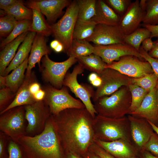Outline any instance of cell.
I'll return each mask as SVG.
<instances>
[{
  "instance_id": "48",
  "label": "cell",
  "mask_w": 158,
  "mask_h": 158,
  "mask_svg": "<svg viewBox=\"0 0 158 158\" xmlns=\"http://www.w3.org/2000/svg\"><path fill=\"white\" fill-rule=\"evenodd\" d=\"M41 89L40 84L36 81L32 83L29 87L30 91L33 95Z\"/></svg>"
},
{
  "instance_id": "28",
  "label": "cell",
  "mask_w": 158,
  "mask_h": 158,
  "mask_svg": "<svg viewBox=\"0 0 158 158\" xmlns=\"http://www.w3.org/2000/svg\"><path fill=\"white\" fill-rule=\"evenodd\" d=\"M94 46L86 40L73 39L71 49L67 53L69 57L76 59L93 54Z\"/></svg>"
},
{
  "instance_id": "50",
  "label": "cell",
  "mask_w": 158,
  "mask_h": 158,
  "mask_svg": "<svg viewBox=\"0 0 158 158\" xmlns=\"http://www.w3.org/2000/svg\"><path fill=\"white\" fill-rule=\"evenodd\" d=\"M45 95L44 91L41 89L33 95L34 98L36 101L43 100Z\"/></svg>"
},
{
  "instance_id": "52",
  "label": "cell",
  "mask_w": 158,
  "mask_h": 158,
  "mask_svg": "<svg viewBox=\"0 0 158 158\" xmlns=\"http://www.w3.org/2000/svg\"><path fill=\"white\" fill-rule=\"evenodd\" d=\"M65 155L64 158H82L80 155L71 152L66 153Z\"/></svg>"
},
{
  "instance_id": "29",
  "label": "cell",
  "mask_w": 158,
  "mask_h": 158,
  "mask_svg": "<svg viewBox=\"0 0 158 158\" xmlns=\"http://www.w3.org/2000/svg\"><path fill=\"white\" fill-rule=\"evenodd\" d=\"M151 36V33L147 29L139 27L130 34L125 35L124 42L139 51L140 45L143 41Z\"/></svg>"
},
{
  "instance_id": "36",
  "label": "cell",
  "mask_w": 158,
  "mask_h": 158,
  "mask_svg": "<svg viewBox=\"0 0 158 158\" xmlns=\"http://www.w3.org/2000/svg\"><path fill=\"white\" fill-rule=\"evenodd\" d=\"M158 77L154 73L147 74L140 78H132V83L145 90L148 92L155 88Z\"/></svg>"
},
{
  "instance_id": "19",
  "label": "cell",
  "mask_w": 158,
  "mask_h": 158,
  "mask_svg": "<svg viewBox=\"0 0 158 158\" xmlns=\"http://www.w3.org/2000/svg\"><path fill=\"white\" fill-rule=\"evenodd\" d=\"M94 142L116 158H133L135 148L132 142L120 139L111 142L96 140Z\"/></svg>"
},
{
  "instance_id": "23",
  "label": "cell",
  "mask_w": 158,
  "mask_h": 158,
  "mask_svg": "<svg viewBox=\"0 0 158 158\" xmlns=\"http://www.w3.org/2000/svg\"><path fill=\"white\" fill-rule=\"evenodd\" d=\"M34 32L29 31L18 51L2 75L6 76L9 73L21 64L28 56L32 43L36 34Z\"/></svg>"
},
{
  "instance_id": "13",
  "label": "cell",
  "mask_w": 158,
  "mask_h": 158,
  "mask_svg": "<svg viewBox=\"0 0 158 158\" xmlns=\"http://www.w3.org/2000/svg\"><path fill=\"white\" fill-rule=\"evenodd\" d=\"M93 54L99 56L107 64L117 61L121 58L133 55L141 60L144 59L139 51L126 44L117 43L108 45H95Z\"/></svg>"
},
{
  "instance_id": "49",
  "label": "cell",
  "mask_w": 158,
  "mask_h": 158,
  "mask_svg": "<svg viewBox=\"0 0 158 158\" xmlns=\"http://www.w3.org/2000/svg\"><path fill=\"white\" fill-rule=\"evenodd\" d=\"M154 42L155 46L152 50L148 52V54L151 57L158 59V38Z\"/></svg>"
},
{
  "instance_id": "60",
  "label": "cell",
  "mask_w": 158,
  "mask_h": 158,
  "mask_svg": "<svg viewBox=\"0 0 158 158\" xmlns=\"http://www.w3.org/2000/svg\"><path fill=\"white\" fill-rule=\"evenodd\" d=\"M156 93L157 96V98H158V81L157 83V86L156 87Z\"/></svg>"
},
{
  "instance_id": "42",
  "label": "cell",
  "mask_w": 158,
  "mask_h": 158,
  "mask_svg": "<svg viewBox=\"0 0 158 158\" xmlns=\"http://www.w3.org/2000/svg\"><path fill=\"white\" fill-rule=\"evenodd\" d=\"M139 52L141 57L151 65L153 72L158 77V59L150 56L141 46Z\"/></svg>"
},
{
  "instance_id": "53",
  "label": "cell",
  "mask_w": 158,
  "mask_h": 158,
  "mask_svg": "<svg viewBox=\"0 0 158 158\" xmlns=\"http://www.w3.org/2000/svg\"><path fill=\"white\" fill-rule=\"evenodd\" d=\"M102 82V79L98 75V77L94 80L90 82V83L93 86L98 87L101 85Z\"/></svg>"
},
{
  "instance_id": "26",
  "label": "cell",
  "mask_w": 158,
  "mask_h": 158,
  "mask_svg": "<svg viewBox=\"0 0 158 158\" xmlns=\"http://www.w3.org/2000/svg\"><path fill=\"white\" fill-rule=\"evenodd\" d=\"M32 23L29 31L48 37L52 34L50 25L45 20L43 14L37 10L32 8Z\"/></svg>"
},
{
  "instance_id": "18",
  "label": "cell",
  "mask_w": 158,
  "mask_h": 158,
  "mask_svg": "<svg viewBox=\"0 0 158 158\" xmlns=\"http://www.w3.org/2000/svg\"><path fill=\"white\" fill-rule=\"evenodd\" d=\"M129 114L145 118L158 127V98L156 87L147 93L140 106Z\"/></svg>"
},
{
  "instance_id": "57",
  "label": "cell",
  "mask_w": 158,
  "mask_h": 158,
  "mask_svg": "<svg viewBox=\"0 0 158 158\" xmlns=\"http://www.w3.org/2000/svg\"><path fill=\"white\" fill-rule=\"evenodd\" d=\"M60 42L57 40L55 39L52 41L50 43L51 48L54 50L58 45Z\"/></svg>"
},
{
  "instance_id": "33",
  "label": "cell",
  "mask_w": 158,
  "mask_h": 158,
  "mask_svg": "<svg viewBox=\"0 0 158 158\" xmlns=\"http://www.w3.org/2000/svg\"><path fill=\"white\" fill-rule=\"evenodd\" d=\"M143 25H158V0H146Z\"/></svg>"
},
{
  "instance_id": "44",
  "label": "cell",
  "mask_w": 158,
  "mask_h": 158,
  "mask_svg": "<svg viewBox=\"0 0 158 158\" xmlns=\"http://www.w3.org/2000/svg\"><path fill=\"white\" fill-rule=\"evenodd\" d=\"M10 139L5 133L0 131V158L4 157L6 149L7 147Z\"/></svg>"
},
{
  "instance_id": "43",
  "label": "cell",
  "mask_w": 158,
  "mask_h": 158,
  "mask_svg": "<svg viewBox=\"0 0 158 158\" xmlns=\"http://www.w3.org/2000/svg\"><path fill=\"white\" fill-rule=\"evenodd\" d=\"M89 149L100 158H116L95 142L91 145Z\"/></svg>"
},
{
  "instance_id": "39",
  "label": "cell",
  "mask_w": 158,
  "mask_h": 158,
  "mask_svg": "<svg viewBox=\"0 0 158 158\" xmlns=\"http://www.w3.org/2000/svg\"><path fill=\"white\" fill-rule=\"evenodd\" d=\"M16 94L6 87L0 90V112L4 110L13 100Z\"/></svg>"
},
{
  "instance_id": "30",
  "label": "cell",
  "mask_w": 158,
  "mask_h": 158,
  "mask_svg": "<svg viewBox=\"0 0 158 158\" xmlns=\"http://www.w3.org/2000/svg\"><path fill=\"white\" fill-rule=\"evenodd\" d=\"M78 7V20L89 21L96 15V0H77Z\"/></svg>"
},
{
  "instance_id": "2",
  "label": "cell",
  "mask_w": 158,
  "mask_h": 158,
  "mask_svg": "<svg viewBox=\"0 0 158 158\" xmlns=\"http://www.w3.org/2000/svg\"><path fill=\"white\" fill-rule=\"evenodd\" d=\"M17 142L26 158L65 157L51 116L41 133L33 136L23 135Z\"/></svg>"
},
{
  "instance_id": "6",
  "label": "cell",
  "mask_w": 158,
  "mask_h": 158,
  "mask_svg": "<svg viewBox=\"0 0 158 158\" xmlns=\"http://www.w3.org/2000/svg\"><path fill=\"white\" fill-rule=\"evenodd\" d=\"M27 125L24 106L15 107L0 114V131L16 142L26 135Z\"/></svg>"
},
{
  "instance_id": "38",
  "label": "cell",
  "mask_w": 158,
  "mask_h": 158,
  "mask_svg": "<svg viewBox=\"0 0 158 158\" xmlns=\"http://www.w3.org/2000/svg\"><path fill=\"white\" fill-rule=\"evenodd\" d=\"M104 1L121 17L126 13L132 2L131 0H105Z\"/></svg>"
},
{
  "instance_id": "47",
  "label": "cell",
  "mask_w": 158,
  "mask_h": 158,
  "mask_svg": "<svg viewBox=\"0 0 158 158\" xmlns=\"http://www.w3.org/2000/svg\"><path fill=\"white\" fill-rule=\"evenodd\" d=\"M142 26L147 29L151 33V38H158V25H143Z\"/></svg>"
},
{
  "instance_id": "59",
  "label": "cell",
  "mask_w": 158,
  "mask_h": 158,
  "mask_svg": "<svg viewBox=\"0 0 158 158\" xmlns=\"http://www.w3.org/2000/svg\"><path fill=\"white\" fill-rule=\"evenodd\" d=\"M148 122L151 126L154 131L158 135V127L150 122L149 121L147 120Z\"/></svg>"
},
{
  "instance_id": "14",
  "label": "cell",
  "mask_w": 158,
  "mask_h": 158,
  "mask_svg": "<svg viewBox=\"0 0 158 158\" xmlns=\"http://www.w3.org/2000/svg\"><path fill=\"white\" fill-rule=\"evenodd\" d=\"M125 35L118 26L98 24L95 25L92 35L86 40L93 43L96 45L125 44Z\"/></svg>"
},
{
  "instance_id": "5",
  "label": "cell",
  "mask_w": 158,
  "mask_h": 158,
  "mask_svg": "<svg viewBox=\"0 0 158 158\" xmlns=\"http://www.w3.org/2000/svg\"><path fill=\"white\" fill-rule=\"evenodd\" d=\"M78 14L77 0H74L67 7L62 18L57 23L51 25L52 34L55 39L63 45V52L66 54L69 51L71 47Z\"/></svg>"
},
{
  "instance_id": "54",
  "label": "cell",
  "mask_w": 158,
  "mask_h": 158,
  "mask_svg": "<svg viewBox=\"0 0 158 158\" xmlns=\"http://www.w3.org/2000/svg\"><path fill=\"white\" fill-rule=\"evenodd\" d=\"M6 87V76L0 75V89Z\"/></svg>"
},
{
  "instance_id": "31",
  "label": "cell",
  "mask_w": 158,
  "mask_h": 158,
  "mask_svg": "<svg viewBox=\"0 0 158 158\" xmlns=\"http://www.w3.org/2000/svg\"><path fill=\"white\" fill-rule=\"evenodd\" d=\"M3 12L6 14L12 16L18 21L32 19V9L25 6L22 0L4 10Z\"/></svg>"
},
{
  "instance_id": "21",
  "label": "cell",
  "mask_w": 158,
  "mask_h": 158,
  "mask_svg": "<svg viewBox=\"0 0 158 158\" xmlns=\"http://www.w3.org/2000/svg\"><path fill=\"white\" fill-rule=\"evenodd\" d=\"M35 81L33 72H32L29 76H25L24 81L16 93L14 99L4 110L0 112V114L15 107L30 104L37 102L29 90L30 84Z\"/></svg>"
},
{
  "instance_id": "32",
  "label": "cell",
  "mask_w": 158,
  "mask_h": 158,
  "mask_svg": "<svg viewBox=\"0 0 158 158\" xmlns=\"http://www.w3.org/2000/svg\"><path fill=\"white\" fill-rule=\"evenodd\" d=\"M96 25L91 20H77L74 30L73 39L86 40L92 35Z\"/></svg>"
},
{
  "instance_id": "51",
  "label": "cell",
  "mask_w": 158,
  "mask_h": 158,
  "mask_svg": "<svg viewBox=\"0 0 158 158\" xmlns=\"http://www.w3.org/2000/svg\"><path fill=\"white\" fill-rule=\"evenodd\" d=\"M83 158H100L95 153L88 149V151L83 155Z\"/></svg>"
},
{
  "instance_id": "24",
  "label": "cell",
  "mask_w": 158,
  "mask_h": 158,
  "mask_svg": "<svg viewBox=\"0 0 158 158\" xmlns=\"http://www.w3.org/2000/svg\"><path fill=\"white\" fill-rule=\"evenodd\" d=\"M28 32H24L4 47L0 53V75H2L16 55L20 44L24 40Z\"/></svg>"
},
{
  "instance_id": "45",
  "label": "cell",
  "mask_w": 158,
  "mask_h": 158,
  "mask_svg": "<svg viewBox=\"0 0 158 158\" xmlns=\"http://www.w3.org/2000/svg\"><path fill=\"white\" fill-rule=\"evenodd\" d=\"M142 44L141 47L145 51L148 53L153 49L155 45L154 42L153 41L151 37L145 39Z\"/></svg>"
},
{
  "instance_id": "10",
  "label": "cell",
  "mask_w": 158,
  "mask_h": 158,
  "mask_svg": "<svg viewBox=\"0 0 158 158\" xmlns=\"http://www.w3.org/2000/svg\"><path fill=\"white\" fill-rule=\"evenodd\" d=\"M24 107L27 122L26 135L33 136L41 133L51 115L49 106L43 100Z\"/></svg>"
},
{
  "instance_id": "37",
  "label": "cell",
  "mask_w": 158,
  "mask_h": 158,
  "mask_svg": "<svg viewBox=\"0 0 158 158\" xmlns=\"http://www.w3.org/2000/svg\"><path fill=\"white\" fill-rule=\"evenodd\" d=\"M17 21L12 16L6 14L0 18V35L6 37L11 33L17 24Z\"/></svg>"
},
{
  "instance_id": "27",
  "label": "cell",
  "mask_w": 158,
  "mask_h": 158,
  "mask_svg": "<svg viewBox=\"0 0 158 158\" xmlns=\"http://www.w3.org/2000/svg\"><path fill=\"white\" fill-rule=\"evenodd\" d=\"M78 64L83 68L99 74L105 68L106 63L99 56L94 54L76 59Z\"/></svg>"
},
{
  "instance_id": "55",
  "label": "cell",
  "mask_w": 158,
  "mask_h": 158,
  "mask_svg": "<svg viewBox=\"0 0 158 158\" xmlns=\"http://www.w3.org/2000/svg\"><path fill=\"white\" fill-rule=\"evenodd\" d=\"M144 150V158H158V157L155 156L146 150Z\"/></svg>"
},
{
  "instance_id": "35",
  "label": "cell",
  "mask_w": 158,
  "mask_h": 158,
  "mask_svg": "<svg viewBox=\"0 0 158 158\" xmlns=\"http://www.w3.org/2000/svg\"><path fill=\"white\" fill-rule=\"evenodd\" d=\"M128 86L132 97L129 114L140 106L143 100L149 92L142 88L133 84H130Z\"/></svg>"
},
{
  "instance_id": "58",
  "label": "cell",
  "mask_w": 158,
  "mask_h": 158,
  "mask_svg": "<svg viewBox=\"0 0 158 158\" xmlns=\"http://www.w3.org/2000/svg\"><path fill=\"white\" fill-rule=\"evenodd\" d=\"M64 47L63 45L60 42L54 50L55 52L57 53H59L64 51Z\"/></svg>"
},
{
  "instance_id": "7",
  "label": "cell",
  "mask_w": 158,
  "mask_h": 158,
  "mask_svg": "<svg viewBox=\"0 0 158 158\" xmlns=\"http://www.w3.org/2000/svg\"><path fill=\"white\" fill-rule=\"evenodd\" d=\"M43 88L45 92L44 100L49 106L51 115L57 114L69 108H85L81 100L74 98L70 94L65 86L59 89L51 85H46Z\"/></svg>"
},
{
  "instance_id": "11",
  "label": "cell",
  "mask_w": 158,
  "mask_h": 158,
  "mask_svg": "<svg viewBox=\"0 0 158 158\" xmlns=\"http://www.w3.org/2000/svg\"><path fill=\"white\" fill-rule=\"evenodd\" d=\"M98 75L102 82L92 98L94 102L101 97L111 95L122 86L132 84V78L113 69L105 68Z\"/></svg>"
},
{
  "instance_id": "17",
  "label": "cell",
  "mask_w": 158,
  "mask_h": 158,
  "mask_svg": "<svg viewBox=\"0 0 158 158\" xmlns=\"http://www.w3.org/2000/svg\"><path fill=\"white\" fill-rule=\"evenodd\" d=\"M132 140L137 147L142 149L154 133L147 121L130 114L128 116Z\"/></svg>"
},
{
  "instance_id": "16",
  "label": "cell",
  "mask_w": 158,
  "mask_h": 158,
  "mask_svg": "<svg viewBox=\"0 0 158 158\" xmlns=\"http://www.w3.org/2000/svg\"><path fill=\"white\" fill-rule=\"evenodd\" d=\"M140 1L132 2L127 11L121 17L118 27L125 35L129 34L138 28L145 16V11L140 6Z\"/></svg>"
},
{
  "instance_id": "8",
  "label": "cell",
  "mask_w": 158,
  "mask_h": 158,
  "mask_svg": "<svg viewBox=\"0 0 158 158\" xmlns=\"http://www.w3.org/2000/svg\"><path fill=\"white\" fill-rule=\"evenodd\" d=\"M41 61L40 70L43 80L57 89L62 87L63 80L69 69L77 62L76 58L69 57L66 61L56 62L51 60L48 55L44 56Z\"/></svg>"
},
{
  "instance_id": "15",
  "label": "cell",
  "mask_w": 158,
  "mask_h": 158,
  "mask_svg": "<svg viewBox=\"0 0 158 158\" xmlns=\"http://www.w3.org/2000/svg\"><path fill=\"white\" fill-rule=\"evenodd\" d=\"M71 2L68 0H30L26 4L29 8L36 9L44 15L47 22L51 25L62 14L63 8Z\"/></svg>"
},
{
  "instance_id": "46",
  "label": "cell",
  "mask_w": 158,
  "mask_h": 158,
  "mask_svg": "<svg viewBox=\"0 0 158 158\" xmlns=\"http://www.w3.org/2000/svg\"><path fill=\"white\" fill-rule=\"evenodd\" d=\"M20 1L18 0H0V8L4 10Z\"/></svg>"
},
{
  "instance_id": "20",
  "label": "cell",
  "mask_w": 158,
  "mask_h": 158,
  "mask_svg": "<svg viewBox=\"0 0 158 158\" xmlns=\"http://www.w3.org/2000/svg\"><path fill=\"white\" fill-rule=\"evenodd\" d=\"M46 37L40 34L36 33L28 58V67L25 76H28L31 75L32 69L36 63H38L40 68L41 67L40 62L42 58L50 53L51 50L47 44V40Z\"/></svg>"
},
{
  "instance_id": "34",
  "label": "cell",
  "mask_w": 158,
  "mask_h": 158,
  "mask_svg": "<svg viewBox=\"0 0 158 158\" xmlns=\"http://www.w3.org/2000/svg\"><path fill=\"white\" fill-rule=\"evenodd\" d=\"M32 21L30 20H24L18 21L11 33L1 42V47H4L7 44L12 41L22 33L29 32Z\"/></svg>"
},
{
  "instance_id": "25",
  "label": "cell",
  "mask_w": 158,
  "mask_h": 158,
  "mask_svg": "<svg viewBox=\"0 0 158 158\" xmlns=\"http://www.w3.org/2000/svg\"><path fill=\"white\" fill-rule=\"evenodd\" d=\"M28 56L19 66L6 76V87L16 94L25 77V72L28 67Z\"/></svg>"
},
{
  "instance_id": "40",
  "label": "cell",
  "mask_w": 158,
  "mask_h": 158,
  "mask_svg": "<svg viewBox=\"0 0 158 158\" xmlns=\"http://www.w3.org/2000/svg\"><path fill=\"white\" fill-rule=\"evenodd\" d=\"M8 154V158H23V155L21 149L17 142L11 139L9 140L7 146Z\"/></svg>"
},
{
  "instance_id": "61",
  "label": "cell",
  "mask_w": 158,
  "mask_h": 158,
  "mask_svg": "<svg viewBox=\"0 0 158 158\" xmlns=\"http://www.w3.org/2000/svg\"><path fill=\"white\" fill-rule=\"evenodd\" d=\"M133 158H135V157H133Z\"/></svg>"
},
{
  "instance_id": "1",
  "label": "cell",
  "mask_w": 158,
  "mask_h": 158,
  "mask_svg": "<svg viewBox=\"0 0 158 158\" xmlns=\"http://www.w3.org/2000/svg\"><path fill=\"white\" fill-rule=\"evenodd\" d=\"M51 116L64 153L83 156L94 142V118L85 108L67 109Z\"/></svg>"
},
{
  "instance_id": "56",
  "label": "cell",
  "mask_w": 158,
  "mask_h": 158,
  "mask_svg": "<svg viewBox=\"0 0 158 158\" xmlns=\"http://www.w3.org/2000/svg\"><path fill=\"white\" fill-rule=\"evenodd\" d=\"M98 76V75L95 73H91L88 77V79L90 83L94 80Z\"/></svg>"
},
{
  "instance_id": "62",
  "label": "cell",
  "mask_w": 158,
  "mask_h": 158,
  "mask_svg": "<svg viewBox=\"0 0 158 158\" xmlns=\"http://www.w3.org/2000/svg\"><path fill=\"white\" fill-rule=\"evenodd\" d=\"M24 158H26L25 157Z\"/></svg>"
},
{
  "instance_id": "22",
  "label": "cell",
  "mask_w": 158,
  "mask_h": 158,
  "mask_svg": "<svg viewBox=\"0 0 158 158\" xmlns=\"http://www.w3.org/2000/svg\"><path fill=\"white\" fill-rule=\"evenodd\" d=\"M121 18L104 0H98L97 1L96 14L90 20L96 25L118 26Z\"/></svg>"
},
{
  "instance_id": "9",
  "label": "cell",
  "mask_w": 158,
  "mask_h": 158,
  "mask_svg": "<svg viewBox=\"0 0 158 158\" xmlns=\"http://www.w3.org/2000/svg\"><path fill=\"white\" fill-rule=\"evenodd\" d=\"M84 69L79 64L75 66L71 73L67 72L63 80V85L69 88L75 96L83 103L85 108L95 118L97 112L91 98L93 96L95 91L91 86L80 84L77 80L78 75L82 73Z\"/></svg>"
},
{
  "instance_id": "41",
  "label": "cell",
  "mask_w": 158,
  "mask_h": 158,
  "mask_svg": "<svg viewBox=\"0 0 158 158\" xmlns=\"http://www.w3.org/2000/svg\"><path fill=\"white\" fill-rule=\"evenodd\" d=\"M142 150L150 152L153 155L158 157V135L155 132H154Z\"/></svg>"
},
{
  "instance_id": "4",
  "label": "cell",
  "mask_w": 158,
  "mask_h": 158,
  "mask_svg": "<svg viewBox=\"0 0 158 158\" xmlns=\"http://www.w3.org/2000/svg\"><path fill=\"white\" fill-rule=\"evenodd\" d=\"M131 95L128 86H123L110 95L101 97L94 102L97 114L118 118L126 116L130 112Z\"/></svg>"
},
{
  "instance_id": "12",
  "label": "cell",
  "mask_w": 158,
  "mask_h": 158,
  "mask_svg": "<svg viewBox=\"0 0 158 158\" xmlns=\"http://www.w3.org/2000/svg\"><path fill=\"white\" fill-rule=\"evenodd\" d=\"M115 70L132 78H140L154 73L150 63L133 55L122 57L119 60L106 64L105 68Z\"/></svg>"
},
{
  "instance_id": "3",
  "label": "cell",
  "mask_w": 158,
  "mask_h": 158,
  "mask_svg": "<svg viewBox=\"0 0 158 158\" xmlns=\"http://www.w3.org/2000/svg\"><path fill=\"white\" fill-rule=\"evenodd\" d=\"M92 127L95 140L109 142L123 139L132 141L130 122L126 116L113 118L97 114Z\"/></svg>"
}]
</instances>
